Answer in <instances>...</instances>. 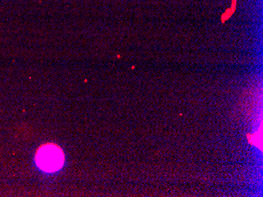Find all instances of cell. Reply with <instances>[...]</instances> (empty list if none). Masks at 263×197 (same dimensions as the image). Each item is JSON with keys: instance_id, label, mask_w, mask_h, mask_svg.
I'll return each instance as SVG.
<instances>
[{"instance_id": "obj_1", "label": "cell", "mask_w": 263, "mask_h": 197, "mask_svg": "<svg viewBox=\"0 0 263 197\" xmlns=\"http://www.w3.org/2000/svg\"><path fill=\"white\" fill-rule=\"evenodd\" d=\"M38 167L43 171L53 172L60 169L64 162L62 150L54 144H46L38 150L35 156Z\"/></svg>"}]
</instances>
